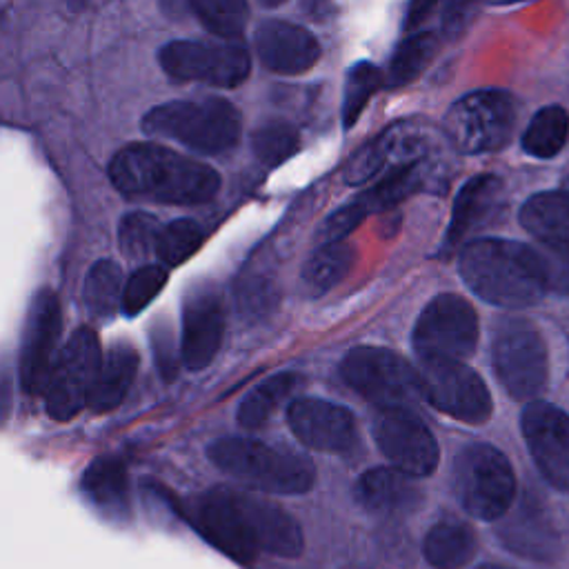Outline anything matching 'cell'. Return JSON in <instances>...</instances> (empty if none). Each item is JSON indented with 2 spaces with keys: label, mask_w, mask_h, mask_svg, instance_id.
Listing matches in <instances>:
<instances>
[{
  "label": "cell",
  "mask_w": 569,
  "mask_h": 569,
  "mask_svg": "<svg viewBox=\"0 0 569 569\" xmlns=\"http://www.w3.org/2000/svg\"><path fill=\"white\" fill-rule=\"evenodd\" d=\"M140 356L136 347L127 340H116L107 347L100 365V373L89 400V407L98 413L113 411L127 396L136 371H138Z\"/></svg>",
  "instance_id": "cell-24"
},
{
  "label": "cell",
  "mask_w": 569,
  "mask_h": 569,
  "mask_svg": "<svg viewBox=\"0 0 569 569\" xmlns=\"http://www.w3.org/2000/svg\"><path fill=\"white\" fill-rule=\"evenodd\" d=\"M451 485L462 509L478 520L502 518L516 498L511 462L487 442H473L458 451Z\"/></svg>",
  "instance_id": "cell-6"
},
{
  "label": "cell",
  "mask_w": 569,
  "mask_h": 569,
  "mask_svg": "<svg viewBox=\"0 0 569 569\" xmlns=\"http://www.w3.org/2000/svg\"><path fill=\"white\" fill-rule=\"evenodd\" d=\"M340 378L380 411L411 407L422 398L418 369L387 347L351 349L340 362Z\"/></svg>",
  "instance_id": "cell-7"
},
{
  "label": "cell",
  "mask_w": 569,
  "mask_h": 569,
  "mask_svg": "<svg viewBox=\"0 0 569 569\" xmlns=\"http://www.w3.org/2000/svg\"><path fill=\"white\" fill-rule=\"evenodd\" d=\"M422 182V171H420V162L400 167L396 171H389L387 176H382L371 189H367L358 200L360 204L367 209V213L371 211H382L393 207L396 202H400L402 198H407L411 191H416Z\"/></svg>",
  "instance_id": "cell-33"
},
{
  "label": "cell",
  "mask_w": 569,
  "mask_h": 569,
  "mask_svg": "<svg viewBox=\"0 0 569 569\" xmlns=\"http://www.w3.org/2000/svg\"><path fill=\"white\" fill-rule=\"evenodd\" d=\"M109 178L129 198L164 204L207 202L220 189L213 167L153 142L122 147L109 162Z\"/></svg>",
  "instance_id": "cell-2"
},
{
  "label": "cell",
  "mask_w": 569,
  "mask_h": 569,
  "mask_svg": "<svg viewBox=\"0 0 569 569\" xmlns=\"http://www.w3.org/2000/svg\"><path fill=\"white\" fill-rule=\"evenodd\" d=\"M547 291L569 296V242H540L533 247Z\"/></svg>",
  "instance_id": "cell-40"
},
{
  "label": "cell",
  "mask_w": 569,
  "mask_h": 569,
  "mask_svg": "<svg viewBox=\"0 0 569 569\" xmlns=\"http://www.w3.org/2000/svg\"><path fill=\"white\" fill-rule=\"evenodd\" d=\"M491 362L500 385L516 400H531L547 387V347L540 331L525 318H502L496 325Z\"/></svg>",
  "instance_id": "cell-9"
},
{
  "label": "cell",
  "mask_w": 569,
  "mask_h": 569,
  "mask_svg": "<svg viewBox=\"0 0 569 569\" xmlns=\"http://www.w3.org/2000/svg\"><path fill=\"white\" fill-rule=\"evenodd\" d=\"M411 340L420 360L465 362L478 345V316L462 296L440 293L420 311Z\"/></svg>",
  "instance_id": "cell-11"
},
{
  "label": "cell",
  "mask_w": 569,
  "mask_h": 569,
  "mask_svg": "<svg viewBox=\"0 0 569 569\" xmlns=\"http://www.w3.org/2000/svg\"><path fill=\"white\" fill-rule=\"evenodd\" d=\"M438 51V38L429 31L407 36L393 51L387 69V84L402 87L416 80L422 69L433 60Z\"/></svg>",
  "instance_id": "cell-32"
},
{
  "label": "cell",
  "mask_w": 569,
  "mask_h": 569,
  "mask_svg": "<svg viewBox=\"0 0 569 569\" xmlns=\"http://www.w3.org/2000/svg\"><path fill=\"white\" fill-rule=\"evenodd\" d=\"M296 382L298 378L289 371L264 378L242 398L238 407V422L244 429H260L278 409V405L293 391Z\"/></svg>",
  "instance_id": "cell-28"
},
{
  "label": "cell",
  "mask_w": 569,
  "mask_h": 569,
  "mask_svg": "<svg viewBox=\"0 0 569 569\" xmlns=\"http://www.w3.org/2000/svg\"><path fill=\"white\" fill-rule=\"evenodd\" d=\"M122 271L113 260H98L84 280V305L96 318H111L122 307Z\"/></svg>",
  "instance_id": "cell-31"
},
{
  "label": "cell",
  "mask_w": 569,
  "mask_h": 569,
  "mask_svg": "<svg viewBox=\"0 0 569 569\" xmlns=\"http://www.w3.org/2000/svg\"><path fill=\"white\" fill-rule=\"evenodd\" d=\"M569 138V113L558 107L540 109L527 124L522 136V149L533 158H553Z\"/></svg>",
  "instance_id": "cell-30"
},
{
  "label": "cell",
  "mask_w": 569,
  "mask_h": 569,
  "mask_svg": "<svg viewBox=\"0 0 569 569\" xmlns=\"http://www.w3.org/2000/svg\"><path fill=\"white\" fill-rule=\"evenodd\" d=\"M516 100L502 89H478L456 100L445 116V133L462 153L502 149L516 127Z\"/></svg>",
  "instance_id": "cell-8"
},
{
  "label": "cell",
  "mask_w": 569,
  "mask_h": 569,
  "mask_svg": "<svg viewBox=\"0 0 569 569\" xmlns=\"http://www.w3.org/2000/svg\"><path fill=\"white\" fill-rule=\"evenodd\" d=\"M82 491L107 518L122 520L129 516L127 469L118 458H96L82 476Z\"/></svg>",
  "instance_id": "cell-25"
},
{
  "label": "cell",
  "mask_w": 569,
  "mask_h": 569,
  "mask_svg": "<svg viewBox=\"0 0 569 569\" xmlns=\"http://www.w3.org/2000/svg\"><path fill=\"white\" fill-rule=\"evenodd\" d=\"M273 305L271 284L264 280H247L240 284L238 291V307L244 316H258L264 313Z\"/></svg>",
  "instance_id": "cell-43"
},
{
  "label": "cell",
  "mask_w": 569,
  "mask_h": 569,
  "mask_svg": "<svg viewBox=\"0 0 569 569\" xmlns=\"http://www.w3.org/2000/svg\"><path fill=\"white\" fill-rule=\"evenodd\" d=\"M502 191V180L491 173L473 176L462 184V189L456 196L451 222L445 236L447 251L456 249L462 242V238H467L473 229L489 224L500 213L505 204Z\"/></svg>",
  "instance_id": "cell-21"
},
{
  "label": "cell",
  "mask_w": 569,
  "mask_h": 569,
  "mask_svg": "<svg viewBox=\"0 0 569 569\" xmlns=\"http://www.w3.org/2000/svg\"><path fill=\"white\" fill-rule=\"evenodd\" d=\"M458 269L467 287L489 305L520 309L547 291L533 247L502 238H480L462 247Z\"/></svg>",
  "instance_id": "cell-3"
},
{
  "label": "cell",
  "mask_w": 569,
  "mask_h": 569,
  "mask_svg": "<svg viewBox=\"0 0 569 569\" xmlns=\"http://www.w3.org/2000/svg\"><path fill=\"white\" fill-rule=\"evenodd\" d=\"M356 502L376 516H402L420 505L413 480L393 467L367 469L353 487Z\"/></svg>",
  "instance_id": "cell-22"
},
{
  "label": "cell",
  "mask_w": 569,
  "mask_h": 569,
  "mask_svg": "<svg viewBox=\"0 0 569 569\" xmlns=\"http://www.w3.org/2000/svg\"><path fill=\"white\" fill-rule=\"evenodd\" d=\"M102 365L100 342L91 327H78L58 351L44 389L47 413L71 420L89 405Z\"/></svg>",
  "instance_id": "cell-10"
},
{
  "label": "cell",
  "mask_w": 569,
  "mask_h": 569,
  "mask_svg": "<svg viewBox=\"0 0 569 569\" xmlns=\"http://www.w3.org/2000/svg\"><path fill=\"white\" fill-rule=\"evenodd\" d=\"M224 333V309L218 289L209 282H193L182 302L180 351L191 371L204 369L218 353Z\"/></svg>",
  "instance_id": "cell-17"
},
{
  "label": "cell",
  "mask_w": 569,
  "mask_h": 569,
  "mask_svg": "<svg viewBox=\"0 0 569 569\" xmlns=\"http://www.w3.org/2000/svg\"><path fill=\"white\" fill-rule=\"evenodd\" d=\"M287 420L293 436L309 449L342 453L353 447V416L336 402L322 398H298L289 405Z\"/></svg>",
  "instance_id": "cell-18"
},
{
  "label": "cell",
  "mask_w": 569,
  "mask_h": 569,
  "mask_svg": "<svg viewBox=\"0 0 569 569\" xmlns=\"http://www.w3.org/2000/svg\"><path fill=\"white\" fill-rule=\"evenodd\" d=\"M373 438L391 467L409 478L431 476L438 467V442L411 407L378 411Z\"/></svg>",
  "instance_id": "cell-14"
},
{
  "label": "cell",
  "mask_w": 569,
  "mask_h": 569,
  "mask_svg": "<svg viewBox=\"0 0 569 569\" xmlns=\"http://www.w3.org/2000/svg\"><path fill=\"white\" fill-rule=\"evenodd\" d=\"M382 84V73L376 64L362 60L349 67L345 78V91H342V124L345 129L353 127V122L360 118L365 104L369 98L378 91Z\"/></svg>",
  "instance_id": "cell-34"
},
{
  "label": "cell",
  "mask_w": 569,
  "mask_h": 569,
  "mask_svg": "<svg viewBox=\"0 0 569 569\" xmlns=\"http://www.w3.org/2000/svg\"><path fill=\"white\" fill-rule=\"evenodd\" d=\"M207 456L227 476L264 493H305L316 480V469L307 456L256 438H218L209 445Z\"/></svg>",
  "instance_id": "cell-4"
},
{
  "label": "cell",
  "mask_w": 569,
  "mask_h": 569,
  "mask_svg": "<svg viewBox=\"0 0 569 569\" xmlns=\"http://www.w3.org/2000/svg\"><path fill=\"white\" fill-rule=\"evenodd\" d=\"M253 153L260 162L276 167L291 158L300 149V136L296 127L284 120H269L260 124L251 136Z\"/></svg>",
  "instance_id": "cell-36"
},
{
  "label": "cell",
  "mask_w": 569,
  "mask_h": 569,
  "mask_svg": "<svg viewBox=\"0 0 569 569\" xmlns=\"http://www.w3.org/2000/svg\"><path fill=\"white\" fill-rule=\"evenodd\" d=\"M191 11L198 16V20L216 36L224 40H236L244 31L247 11L249 7L244 2H193L189 4Z\"/></svg>",
  "instance_id": "cell-39"
},
{
  "label": "cell",
  "mask_w": 569,
  "mask_h": 569,
  "mask_svg": "<svg viewBox=\"0 0 569 569\" xmlns=\"http://www.w3.org/2000/svg\"><path fill=\"white\" fill-rule=\"evenodd\" d=\"M367 216V209L360 204V200H351L347 204H342L340 209H336L320 227H318V238L322 244H333V242H342V238L358 227Z\"/></svg>",
  "instance_id": "cell-41"
},
{
  "label": "cell",
  "mask_w": 569,
  "mask_h": 569,
  "mask_svg": "<svg viewBox=\"0 0 569 569\" xmlns=\"http://www.w3.org/2000/svg\"><path fill=\"white\" fill-rule=\"evenodd\" d=\"M476 533L456 518L438 520L425 536L422 553L433 569H460L476 553Z\"/></svg>",
  "instance_id": "cell-26"
},
{
  "label": "cell",
  "mask_w": 569,
  "mask_h": 569,
  "mask_svg": "<svg viewBox=\"0 0 569 569\" xmlns=\"http://www.w3.org/2000/svg\"><path fill=\"white\" fill-rule=\"evenodd\" d=\"M478 569H511V567H502V565H480Z\"/></svg>",
  "instance_id": "cell-44"
},
{
  "label": "cell",
  "mask_w": 569,
  "mask_h": 569,
  "mask_svg": "<svg viewBox=\"0 0 569 569\" xmlns=\"http://www.w3.org/2000/svg\"><path fill=\"white\" fill-rule=\"evenodd\" d=\"M529 453L545 480L569 491V416L551 402H529L520 418Z\"/></svg>",
  "instance_id": "cell-16"
},
{
  "label": "cell",
  "mask_w": 569,
  "mask_h": 569,
  "mask_svg": "<svg viewBox=\"0 0 569 569\" xmlns=\"http://www.w3.org/2000/svg\"><path fill=\"white\" fill-rule=\"evenodd\" d=\"M173 329L167 322H156L151 329V347H153V358L156 365L162 373L164 380H173L178 371V360H182V351L176 345Z\"/></svg>",
  "instance_id": "cell-42"
},
{
  "label": "cell",
  "mask_w": 569,
  "mask_h": 569,
  "mask_svg": "<svg viewBox=\"0 0 569 569\" xmlns=\"http://www.w3.org/2000/svg\"><path fill=\"white\" fill-rule=\"evenodd\" d=\"M520 222L540 242H569V189L531 196L520 209Z\"/></svg>",
  "instance_id": "cell-27"
},
{
  "label": "cell",
  "mask_w": 569,
  "mask_h": 569,
  "mask_svg": "<svg viewBox=\"0 0 569 569\" xmlns=\"http://www.w3.org/2000/svg\"><path fill=\"white\" fill-rule=\"evenodd\" d=\"M158 62L173 80H196L213 87H238L249 76V53L233 42L173 40L158 51Z\"/></svg>",
  "instance_id": "cell-13"
},
{
  "label": "cell",
  "mask_w": 569,
  "mask_h": 569,
  "mask_svg": "<svg viewBox=\"0 0 569 569\" xmlns=\"http://www.w3.org/2000/svg\"><path fill=\"white\" fill-rule=\"evenodd\" d=\"M505 545L520 556L551 562L558 556L560 540L551 527L545 509L531 502H522L502 529Z\"/></svg>",
  "instance_id": "cell-23"
},
{
  "label": "cell",
  "mask_w": 569,
  "mask_h": 569,
  "mask_svg": "<svg viewBox=\"0 0 569 569\" xmlns=\"http://www.w3.org/2000/svg\"><path fill=\"white\" fill-rule=\"evenodd\" d=\"M353 249L345 242L320 244L302 267V282L313 293L320 296L336 287L353 264Z\"/></svg>",
  "instance_id": "cell-29"
},
{
  "label": "cell",
  "mask_w": 569,
  "mask_h": 569,
  "mask_svg": "<svg viewBox=\"0 0 569 569\" xmlns=\"http://www.w3.org/2000/svg\"><path fill=\"white\" fill-rule=\"evenodd\" d=\"M416 369L422 400L431 407L467 425L489 420L491 396L471 367L460 360H420Z\"/></svg>",
  "instance_id": "cell-12"
},
{
  "label": "cell",
  "mask_w": 569,
  "mask_h": 569,
  "mask_svg": "<svg viewBox=\"0 0 569 569\" xmlns=\"http://www.w3.org/2000/svg\"><path fill=\"white\" fill-rule=\"evenodd\" d=\"M253 44L260 62L273 73H305L320 58V44L313 33L284 20H267L258 24Z\"/></svg>",
  "instance_id": "cell-19"
},
{
  "label": "cell",
  "mask_w": 569,
  "mask_h": 569,
  "mask_svg": "<svg viewBox=\"0 0 569 569\" xmlns=\"http://www.w3.org/2000/svg\"><path fill=\"white\" fill-rule=\"evenodd\" d=\"M169 271L164 264H142L124 282L120 311L127 318H136L167 284Z\"/></svg>",
  "instance_id": "cell-38"
},
{
  "label": "cell",
  "mask_w": 569,
  "mask_h": 569,
  "mask_svg": "<svg viewBox=\"0 0 569 569\" xmlns=\"http://www.w3.org/2000/svg\"><path fill=\"white\" fill-rule=\"evenodd\" d=\"M422 140L407 124H393L385 129L378 138L369 140L358 153L351 156L345 169L347 184L367 182L380 173L396 171L400 167L420 162Z\"/></svg>",
  "instance_id": "cell-20"
},
{
  "label": "cell",
  "mask_w": 569,
  "mask_h": 569,
  "mask_svg": "<svg viewBox=\"0 0 569 569\" xmlns=\"http://www.w3.org/2000/svg\"><path fill=\"white\" fill-rule=\"evenodd\" d=\"M204 231L196 220L180 218L162 227L156 258L164 267H178L189 260L202 244Z\"/></svg>",
  "instance_id": "cell-35"
},
{
  "label": "cell",
  "mask_w": 569,
  "mask_h": 569,
  "mask_svg": "<svg viewBox=\"0 0 569 569\" xmlns=\"http://www.w3.org/2000/svg\"><path fill=\"white\" fill-rule=\"evenodd\" d=\"M62 316L53 291L42 289L27 313L22 345H20V385L29 396H44L60 338Z\"/></svg>",
  "instance_id": "cell-15"
},
{
  "label": "cell",
  "mask_w": 569,
  "mask_h": 569,
  "mask_svg": "<svg viewBox=\"0 0 569 569\" xmlns=\"http://www.w3.org/2000/svg\"><path fill=\"white\" fill-rule=\"evenodd\" d=\"M140 127L156 138L176 140L182 147L213 156L236 147L240 138V111L224 98L171 100L149 109Z\"/></svg>",
  "instance_id": "cell-5"
},
{
  "label": "cell",
  "mask_w": 569,
  "mask_h": 569,
  "mask_svg": "<svg viewBox=\"0 0 569 569\" xmlns=\"http://www.w3.org/2000/svg\"><path fill=\"white\" fill-rule=\"evenodd\" d=\"M162 227L164 224H160V220L149 213L136 211V213L124 216L120 220V231H118L122 253L138 262L156 256Z\"/></svg>",
  "instance_id": "cell-37"
},
{
  "label": "cell",
  "mask_w": 569,
  "mask_h": 569,
  "mask_svg": "<svg viewBox=\"0 0 569 569\" xmlns=\"http://www.w3.org/2000/svg\"><path fill=\"white\" fill-rule=\"evenodd\" d=\"M198 531L238 562H253L260 553L298 558L305 547L300 525L271 500L233 487H213L193 502Z\"/></svg>",
  "instance_id": "cell-1"
}]
</instances>
